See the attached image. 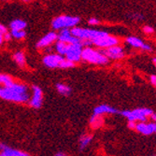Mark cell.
Wrapping results in <instances>:
<instances>
[{"label": "cell", "mask_w": 156, "mask_h": 156, "mask_svg": "<svg viewBox=\"0 0 156 156\" xmlns=\"http://www.w3.org/2000/svg\"><path fill=\"white\" fill-rule=\"evenodd\" d=\"M29 89L23 83L15 82L2 86L0 85V98L15 103H27L30 99Z\"/></svg>", "instance_id": "cell-1"}, {"label": "cell", "mask_w": 156, "mask_h": 156, "mask_svg": "<svg viewBox=\"0 0 156 156\" xmlns=\"http://www.w3.org/2000/svg\"><path fill=\"white\" fill-rule=\"evenodd\" d=\"M81 59L94 65H106L108 63V58L101 52V51H96L90 47L82 49Z\"/></svg>", "instance_id": "cell-2"}, {"label": "cell", "mask_w": 156, "mask_h": 156, "mask_svg": "<svg viewBox=\"0 0 156 156\" xmlns=\"http://www.w3.org/2000/svg\"><path fill=\"white\" fill-rule=\"evenodd\" d=\"M80 19L77 16L61 15L52 20L51 26L55 30L69 29V28H73L77 26L80 23Z\"/></svg>", "instance_id": "cell-3"}, {"label": "cell", "mask_w": 156, "mask_h": 156, "mask_svg": "<svg viewBox=\"0 0 156 156\" xmlns=\"http://www.w3.org/2000/svg\"><path fill=\"white\" fill-rule=\"evenodd\" d=\"M71 33L73 36L78 37L79 39L82 40H92L97 37H100L104 35L107 32L104 31H99L95 29H90V28H82V27H73L71 30Z\"/></svg>", "instance_id": "cell-4"}, {"label": "cell", "mask_w": 156, "mask_h": 156, "mask_svg": "<svg viewBox=\"0 0 156 156\" xmlns=\"http://www.w3.org/2000/svg\"><path fill=\"white\" fill-rule=\"evenodd\" d=\"M153 111L150 108H136L134 110H124L122 112L123 117H125L128 121H140L146 122L147 118L151 116Z\"/></svg>", "instance_id": "cell-5"}, {"label": "cell", "mask_w": 156, "mask_h": 156, "mask_svg": "<svg viewBox=\"0 0 156 156\" xmlns=\"http://www.w3.org/2000/svg\"><path fill=\"white\" fill-rule=\"evenodd\" d=\"M92 45H94L98 48L101 49H107L111 46H115L118 45L119 43V39L116 37H113L108 35V33H105L104 35L97 37L94 39L91 40Z\"/></svg>", "instance_id": "cell-6"}, {"label": "cell", "mask_w": 156, "mask_h": 156, "mask_svg": "<svg viewBox=\"0 0 156 156\" xmlns=\"http://www.w3.org/2000/svg\"><path fill=\"white\" fill-rule=\"evenodd\" d=\"M81 52H82L81 44H68V48L65 56L67 60L73 63H77L81 59Z\"/></svg>", "instance_id": "cell-7"}, {"label": "cell", "mask_w": 156, "mask_h": 156, "mask_svg": "<svg viewBox=\"0 0 156 156\" xmlns=\"http://www.w3.org/2000/svg\"><path fill=\"white\" fill-rule=\"evenodd\" d=\"M43 102V93L40 87L34 85L32 87V96H30V99L28 103L34 108H39L42 106Z\"/></svg>", "instance_id": "cell-8"}, {"label": "cell", "mask_w": 156, "mask_h": 156, "mask_svg": "<svg viewBox=\"0 0 156 156\" xmlns=\"http://www.w3.org/2000/svg\"><path fill=\"white\" fill-rule=\"evenodd\" d=\"M101 52L108 59H122L124 57V51L121 46L115 45L107 49H103Z\"/></svg>", "instance_id": "cell-9"}, {"label": "cell", "mask_w": 156, "mask_h": 156, "mask_svg": "<svg viewBox=\"0 0 156 156\" xmlns=\"http://www.w3.org/2000/svg\"><path fill=\"white\" fill-rule=\"evenodd\" d=\"M64 57L60 54H47L43 58V64L49 68H56L61 66V63L63 61Z\"/></svg>", "instance_id": "cell-10"}, {"label": "cell", "mask_w": 156, "mask_h": 156, "mask_svg": "<svg viewBox=\"0 0 156 156\" xmlns=\"http://www.w3.org/2000/svg\"><path fill=\"white\" fill-rule=\"evenodd\" d=\"M57 39L60 41H64L67 44H81L82 45V41L79 39L78 37H76L75 36H73L71 31L69 29H62L58 35Z\"/></svg>", "instance_id": "cell-11"}, {"label": "cell", "mask_w": 156, "mask_h": 156, "mask_svg": "<svg viewBox=\"0 0 156 156\" xmlns=\"http://www.w3.org/2000/svg\"><path fill=\"white\" fill-rule=\"evenodd\" d=\"M57 37H58V35L56 34L55 32H49L48 34L43 36L38 40V42L37 43V47L38 49L47 48L51 44H52L53 42H55L56 39H57Z\"/></svg>", "instance_id": "cell-12"}, {"label": "cell", "mask_w": 156, "mask_h": 156, "mask_svg": "<svg viewBox=\"0 0 156 156\" xmlns=\"http://www.w3.org/2000/svg\"><path fill=\"white\" fill-rule=\"evenodd\" d=\"M136 130L145 136H150L154 133V123H147L145 122H140L139 123H136Z\"/></svg>", "instance_id": "cell-13"}, {"label": "cell", "mask_w": 156, "mask_h": 156, "mask_svg": "<svg viewBox=\"0 0 156 156\" xmlns=\"http://www.w3.org/2000/svg\"><path fill=\"white\" fill-rule=\"evenodd\" d=\"M126 43L129 44L130 46L134 47V48H139L142 49L144 51H151V46L145 44L144 42L141 40L140 38L136 37H129L126 38Z\"/></svg>", "instance_id": "cell-14"}, {"label": "cell", "mask_w": 156, "mask_h": 156, "mask_svg": "<svg viewBox=\"0 0 156 156\" xmlns=\"http://www.w3.org/2000/svg\"><path fill=\"white\" fill-rule=\"evenodd\" d=\"M119 111L112 108L108 105H100L97 106L96 108H94V114H98V115H104V114H115V113H118Z\"/></svg>", "instance_id": "cell-15"}, {"label": "cell", "mask_w": 156, "mask_h": 156, "mask_svg": "<svg viewBox=\"0 0 156 156\" xmlns=\"http://www.w3.org/2000/svg\"><path fill=\"white\" fill-rule=\"evenodd\" d=\"M1 153L3 156H30L27 152L19 151V150H15V149H11L9 147H6L3 151H1Z\"/></svg>", "instance_id": "cell-16"}, {"label": "cell", "mask_w": 156, "mask_h": 156, "mask_svg": "<svg viewBox=\"0 0 156 156\" xmlns=\"http://www.w3.org/2000/svg\"><path fill=\"white\" fill-rule=\"evenodd\" d=\"M104 124V118L102 115H98V114H94L90 118V125L93 129H97L100 128V127Z\"/></svg>", "instance_id": "cell-17"}, {"label": "cell", "mask_w": 156, "mask_h": 156, "mask_svg": "<svg viewBox=\"0 0 156 156\" xmlns=\"http://www.w3.org/2000/svg\"><path fill=\"white\" fill-rule=\"evenodd\" d=\"M13 60L19 66L23 67L26 64V59H25V55L23 51H16L15 53L13 54Z\"/></svg>", "instance_id": "cell-18"}, {"label": "cell", "mask_w": 156, "mask_h": 156, "mask_svg": "<svg viewBox=\"0 0 156 156\" xmlns=\"http://www.w3.org/2000/svg\"><path fill=\"white\" fill-rule=\"evenodd\" d=\"M9 27L11 30H24L26 27V23L21 19H16L10 23Z\"/></svg>", "instance_id": "cell-19"}, {"label": "cell", "mask_w": 156, "mask_h": 156, "mask_svg": "<svg viewBox=\"0 0 156 156\" xmlns=\"http://www.w3.org/2000/svg\"><path fill=\"white\" fill-rule=\"evenodd\" d=\"M93 140V136L92 135H82L81 137L80 138V150L82 151L86 148Z\"/></svg>", "instance_id": "cell-20"}, {"label": "cell", "mask_w": 156, "mask_h": 156, "mask_svg": "<svg viewBox=\"0 0 156 156\" xmlns=\"http://www.w3.org/2000/svg\"><path fill=\"white\" fill-rule=\"evenodd\" d=\"M67 48H68V44L66 43V42L64 41H60L58 40L57 42H56V44H55V51L56 52H57L58 54L60 55H65L66 51H67Z\"/></svg>", "instance_id": "cell-21"}, {"label": "cell", "mask_w": 156, "mask_h": 156, "mask_svg": "<svg viewBox=\"0 0 156 156\" xmlns=\"http://www.w3.org/2000/svg\"><path fill=\"white\" fill-rule=\"evenodd\" d=\"M56 90L58 91L59 94L66 95V96H67L71 94V88H70L68 85H66L64 83H57L56 84Z\"/></svg>", "instance_id": "cell-22"}, {"label": "cell", "mask_w": 156, "mask_h": 156, "mask_svg": "<svg viewBox=\"0 0 156 156\" xmlns=\"http://www.w3.org/2000/svg\"><path fill=\"white\" fill-rule=\"evenodd\" d=\"M14 82V80L8 74L1 73L0 74V85L2 86H8V85Z\"/></svg>", "instance_id": "cell-23"}, {"label": "cell", "mask_w": 156, "mask_h": 156, "mask_svg": "<svg viewBox=\"0 0 156 156\" xmlns=\"http://www.w3.org/2000/svg\"><path fill=\"white\" fill-rule=\"evenodd\" d=\"M11 37L16 39H23L26 37V32L24 30H11Z\"/></svg>", "instance_id": "cell-24"}, {"label": "cell", "mask_w": 156, "mask_h": 156, "mask_svg": "<svg viewBox=\"0 0 156 156\" xmlns=\"http://www.w3.org/2000/svg\"><path fill=\"white\" fill-rule=\"evenodd\" d=\"M75 66V63L71 62V61H69L67 60L66 58H64L62 63H61V66H60V68H71Z\"/></svg>", "instance_id": "cell-25"}, {"label": "cell", "mask_w": 156, "mask_h": 156, "mask_svg": "<svg viewBox=\"0 0 156 156\" xmlns=\"http://www.w3.org/2000/svg\"><path fill=\"white\" fill-rule=\"evenodd\" d=\"M143 31H144L146 34H151V33L154 32V29H153V28H152L151 26L146 25V26H144V28H143Z\"/></svg>", "instance_id": "cell-26"}, {"label": "cell", "mask_w": 156, "mask_h": 156, "mask_svg": "<svg viewBox=\"0 0 156 156\" xmlns=\"http://www.w3.org/2000/svg\"><path fill=\"white\" fill-rule=\"evenodd\" d=\"M99 23L100 22H99V20H97L96 18H91L88 20V23L91 25H97V24H99Z\"/></svg>", "instance_id": "cell-27"}, {"label": "cell", "mask_w": 156, "mask_h": 156, "mask_svg": "<svg viewBox=\"0 0 156 156\" xmlns=\"http://www.w3.org/2000/svg\"><path fill=\"white\" fill-rule=\"evenodd\" d=\"M129 129H132V130H136V123L135 121H129L128 122V124H127Z\"/></svg>", "instance_id": "cell-28"}, {"label": "cell", "mask_w": 156, "mask_h": 156, "mask_svg": "<svg viewBox=\"0 0 156 156\" xmlns=\"http://www.w3.org/2000/svg\"><path fill=\"white\" fill-rule=\"evenodd\" d=\"M7 32H8L7 27H6V26H4L3 24H0V34H1L2 36H4Z\"/></svg>", "instance_id": "cell-29"}, {"label": "cell", "mask_w": 156, "mask_h": 156, "mask_svg": "<svg viewBox=\"0 0 156 156\" xmlns=\"http://www.w3.org/2000/svg\"><path fill=\"white\" fill-rule=\"evenodd\" d=\"M3 37H4V40H6V41H9V40H10L11 39V34L10 33H9V32H7L4 36H3Z\"/></svg>", "instance_id": "cell-30"}, {"label": "cell", "mask_w": 156, "mask_h": 156, "mask_svg": "<svg viewBox=\"0 0 156 156\" xmlns=\"http://www.w3.org/2000/svg\"><path fill=\"white\" fill-rule=\"evenodd\" d=\"M151 83L156 87V76L155 75L151 76Z\"/></svg>", "instance_id": "cell-31"}, {"label": "cell", "mask_w": 156, "mask_h": 156, "mask_svg": "<svg viewBox=\"0 0 156 156\" xmlns=\"http://www.w3.org/2000/svg\"><path fill=\"white\" fill-rule=\"evenodd\" d=\"M133 17H134L135 19H143V16L139 15V14H134Z\"/></svg>", "instance_id": "cell-32"}, {"label": "cell", "mask_w": 156, "mask_h": 156, "mask_svg": "<svg viewBox=\"0 0 156 156\" xmlns=\"http://www.w3.org/2000/svg\"><path fill=\"white\" fill-rule=\"evenodd\" d=\"M54 156H67L65 152H62V151H60V152H57V153H56Z\"/></svg>", "instance_id": "cell-33"}, {"label": "cell", "mask_w": 156, "mask_h": 156, "mask_svg": "<svg viewBox=\"0 0 156 156\" xmlns=\"http://www.w3.org/2000/svg\"><path fill=\"white\" fill-rule=\"evenodd\" d=\"M151 118L152 121H154L156 122V113H152V114L151 115Z\"/></svg>", "instance_id": "cell-34"}, {"label": "cell", "mask_w": 156, "mask_h": 156, "mask_svg": "<svg viewBox=\"0 0 156 156\" xmlns=\"http://www.w3.org/2000/svg\"><path fill=\"white\" fill-rule=\"evenodd\" d=\"M23 2H24V3H29V2H31V1H33V0H22Z\"/></svg>", "instance_id": "cell-35"}, {"label": "cell", "mask_w": 156, "mask_h": 156, "mask_svg": "<svg viewBox=\"0 0 156 156\" xmlns=\"http://www.w3.org/2000/svg\"><path fill=\"white\" fill-rule=\"evenodd\" d=\"M153 64H154V66H156V58H154V59H153Z\"/></svg>", "instance_id": "cell-36"}, {"label": "cell", "mask_w": 156, "mask_h": 156, "mask_svg": "<svg viewBox=\"0 0 156 156\" xmlns=\"http://www.w3.org/2000/svg\"><path fill=\"white\" fill-rule=\"evenodd\" d=\"M154 133H156V122L154 123Z\"/></svg>", "instance_id": "cell-37"}, {"label": "cell", "mask_w": 156, "mask_h": 156, "mask_svg": "<svg viewBox=\"0 0 156 156\" xmlns=\"http://www.w3.org/2000/svg\"><path fill=\"white\" fill-rule=\"evenodd\" d=\"M0 156H3V155H2V154H1V153H0Z\"/></svg>", "instance_id": "cell-38"}, {"label": "cell", "mask_w": 156, "mask_h": 156, "mask_svg": "<svg viewBox=\"0 0 156 156\" xmlns=\"http://www.w3.org/2000/svg\"><path fill=\"white\" fill-rule=\"evenodd\" d=\"M6 1H8V0H6Z\"/></svg>", "instance_id": "cell-39"}]
</instances>
